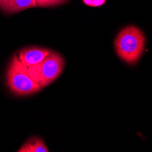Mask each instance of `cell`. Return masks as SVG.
Segmentation results:
<instances>
[{
  "instance_id": "8",
  "label": "cell",
  "mask_w": 152,
  "mask_h": 152,
  "mask_svg": "<svg viewBox=\"0 0 152 152\" xmlns=\"http://www.w3.org/2000/svg\"><path fill=\"white\" fill-rule=\"evenodd\" d=\"M107 0H83L87 6L88 7H99L103 6L106 3Z\"/></svg>"
},
{
  "instance_id": "3",
  "label": "cell",
  "mask_w": 152,
  "mask_h": 152,
  "mask_svg": "<svg viewBox=\"0 0 152 152\" xmlns=\"http://www.w3.org/2000/svg\"><path fill=\"white\" fill-rule=\"evenodd\" d=\"M65 59L58 52L51 51L49 55L37 64L27 67L31 78L41 88L50 85L62 73Z\"/></svg>"
},
{
  "instance_id": "1",
  "label": "cell",
  "mask_w": 152,
  "mask_h": 152,
  "mask_svg": "<svg viewBox=\"0 0 152 152\" xmlns=\"http://www.w3.org/2000/svg\"><path fill=\"white\" fill-rule=\"evenodd\" d=\"M146 37L136 26H128L122 28L115 39V50L118 58L128 64L139 61L144 52Z\"/></svg>"
},
{
  "instance_id": "6",
  "label": "cell",
  "mask_w": 152,
  "mask_h": 152,
  "mask_svg": "<svg viewBox=\"0 0 152 152\" xmlns=\"http://www.w3.org/2000/svg\"><path fill=\"white\" fill-rule=\"evenodd\" d=\"M18 152H48L44 140L38 137L28 139L25 144L18 150Z\"/></svg>"
},
{
  "instance_id": "7",
  "label": "cell",
  "mask_w": 152,
  "mask_h": 152,
  "mask_svg": "<svg viewBox=\"0 0 152 152\" xmlns=\"http://www.w3.org/2000/svg\"><path fill=\"white\" fill-rule=\"evenodd\" d=\"M37 1V7H54L61 5L67 0H36Z\"/></svg>"
},
{
  "instance_id": "4",
  "label": "cell",
  "mask_w": 152,
  "mask_h": 152,
  "mask_svg": "<svg viewBox=\"0 0 152 152\" xmlns=\"http://www.w3.org/2000/svg\"><path fill=\"white\" fill-rule=\"evenodd\" d=\"M51 49L46 48L29 47L21 49L18 54V57L24 66L29 67L44 59L48 55L51 53Z\"/></svg>"
},
{
  "instance_id": "2",
  "label": "cell",
  "mask_w": 152,
  "mask_h": 152,
  "mask_svg": "<svg viewBox=\"0 0 152 152\" xmlns=\"http://www.w3.org/2000/svg\"><path fill=\"white\" fill-rule=\"evenodd\" d=\"M7 85L16 96H28L41 90V88L28 74L27 67L19 60L18 55H14L7 71Z\"/></svg>"
},
{
  "instance_id": "5",
  "label": "cell",
  "mask_w": 152,
  "mask_h": 152,
  "mask_svg": "<svg viewBox=\"0 0 152 152\" xmlns=\"http://www.w3.org/2000/svg\"><path fill=\"white\" fill-rule=\"evenodd\" d=\"M36 7V0H0V10L7 14L21 12Z\"/></svg>"
}]
</instances>
